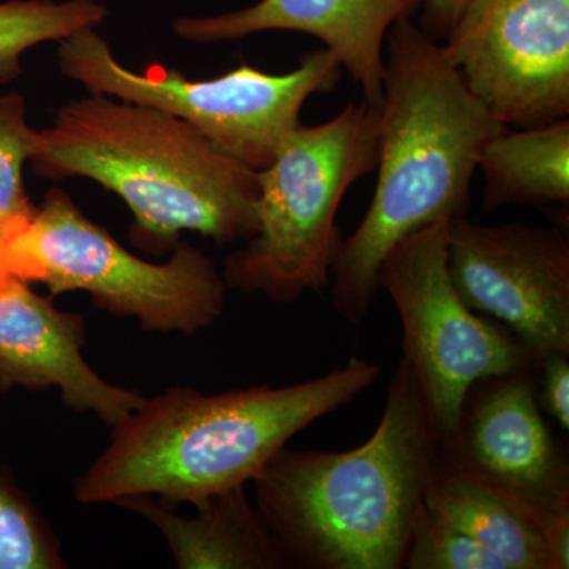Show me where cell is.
<instances>
[{
  "mask_svg": "<svg viewBox=\"0 0 569 569\" xmlns=\"http://www.w3.org/2000/svg\"><path fill=\"white\" fill-rule=\"evenodd\" d=\"M116 507L130 509L151 522L167 539L181 569L287 568L246 486L213 493L192 505L190 518L159 498H126Z\"/></svg>",
  "mask_w": 569,
  "mask_h": 569,
  "instance_id": "9a60e30c",
  "label": "cell"
},
{
  "mask_svg": "<svg viewBox=\"0 0 569 569\" xmlns=\"http://www.w3.org/2000/svg\"><path fill=\"white\" fill-rule=\"evenodd\" d=\"M526 366L470 388L458 429L441 443L466 466L529 505L546 527L569 512L567 455L553 440Z\"/></svg>",
  "mask_w": 569,
  "mask_h": 569,
  "instance_id": "8fae6325",
  "label": "cell"
},
{
  "mask_svg": "<svg viewBox=\"0 0 569 569\" xmlns=\"http://www.w3.org/2000/svg\"><path fill=\"white\" fill-rule=\"evenodd\" d=\"M0 272L43 283L52 296L86 291L116 317L149 332L192 337L220 320L228 287L208 254L179 241L167 263L134 257L91 222L61 189H51L31 223L0 250Z\"/></svg>",
  "mask_w": 569,
  "mask_h": 569,
  "instance_id": "8992f818",
  "label": "cell"
},
{
  "mask_svg": "<svg viewBox=\"0 0 569 569\" xmlns=\"http://www.w3.org/2000/svg\"><path fill=\"white\" fill-rule=\"evenodd\" d=\"M93 29L59 41L63 74L92 96L116 97L178 116L254 171L272 162L284 137L301 123L307 99L335 91L343 71L336 56L321 48L307 52L284 74L264 73L247 63L203 81L174 70L138 73L122 66Z\"/></svg>",
  "mask_w": 569,
  "mask_h": 569,
  "instance_id": "52a82bcc",
  "label": "cell"
},
{
  "mask_svg": "<svg viewBox=\"0 0 569 569\" xmlns=\"http://www.w3.org/2000/svg\"><path fill=\"white\" fill-rule=\"evenodd\" d=\"M408 569H507L489 549L422 505L411 529Z\"/></svg>",
  "mask_w": 569,
  "mask_h": 569,
  "instance_id": "ffe728a7",
  "label": "cell"
},
{
  "mask_svg": "<svg viewBox=\"0 0 569 569\" xmlns=\"http://www.w3.org/2000/svg\"><path fill=\"white\" fill-rule=\"evenodd\" d=\"M108 11L92 0H9L0 3V86L22 73L29 48L61 41L82 29L96 28Z\"/></svg>",
  "mask_w": 569,
  "mask_h": 569,
  "instance_id": "e0dca14e",
  "label": "cell"
},
{
  "mask_svg": "<svg viewBox=\"0 0 569 569\" xmlns=\"http://www.w3.org/2000/svg\"><path fill=\"white\" fill-rule=\"evenodd\" d=\"M425 0H260L246 10L206 18H181L174 31L193 43L236 40L264 31L305 32L336 56L362 99H383L385 41L396 22Z\"/></svg>",
  "mask_w": 569,
  "mask_h": 569,
  "instance_id": "4fadbf2b",
  "label": "cell"
},
{
  "mask_svg": "<svg viewBox=\"0 0 569 569\" xmlns=\"http://www.w3.org/2000/svg\"><path fill=\"white\" fill-rule=\"evenodd\" d=\"M381 104L350 102L320 126L299 123L258 171L257 233L224 261L228 290L291 305L331 283L340 203L377 167Z\"/></svg>",
  "mask_w": 569,
  "mask_h": 569,
  "instance_id": "5b68a950",
  "label": "cell"
},
{
  "mask_svg": "<svg viewBox=\"0 0 569 569\" xmlns=\"http://www.w3.org/2000/svg\"><path fill=\"white\" fill-rule=\"evenodd\" d=\"M58 538L20 490L0 475V569H66Z\"/></svg>",
  "mask_w": 569,
  "mask_h": 569,
  "instance_id": "d6986e66",
  "label": "cell"
},
{
  "mask_svg": "<svg viewBox=\"0 0 569 569\" xmlns=\"http://www.w3.org/2000/svg\"><path fill=\"white\" fill-rule=\"evenodd\" d=\"M26 116L20 93L0 96V250L31 223L37 209L22 178L37 133Z\"/></svg>",
  "mask_w": 569,
  "mask_h": 569,
  "instance_id": "ac0fdd59",
  "label": "cell"
},
{
  "mask_svg": "<svg viewBox=\"0 0 569 569\" xmlns=\"http://www.w3.org/2000/svg\"><path fill=\"white\" fill-rule=\"evenodd\" d=\"M381 367L351 358L325 376L203 395L174 387L112 427L110 445L74 485L82 505L151 496L171 507L241 488L318 419L372 387Z\"/></svg>",
  "mask_w": 569,
  "mask_h": 569,
  "instance_id": "3957f363",
  "label": "cell"
},
{
  "mask_svg": "<svg viewBox=\"0 0 569 569\" xmlns=\"http://www.w3.org/2000/svg\"><path fill=\"white\" fill-rule=\"evenodd\" d=\"M440 447L400 356L365 445L343 452L284 447L253 479L254 508L287 568L402 569Z\"/></svg>",
  "mask_w": 569,
  "mask_h": 569,
  "instance_id": "7a4b0ae2",
  "label": "cell"
},
{
  "mask_svg": "<svg viewBox=\"0 0 569 569\" xmlns=\"http://www.w3.org/2000/svg\"><path fill=\"white\" fill-rule=\"evenodd\" d=\"M429 511L489 549L507 569H553L546 520L441 443L425 493Z\"/></svg>",
  "mask_w": 569,
  "mask_h": 569,
  "instance_id": "5bb4252c",
  "label": "cell"
},
{
  "mask_svg": "<svg viewBox=\"0 0 569 569\" xmlns=\"http://www.w3.org/2000/svg\"><path fill=\"white\" fill-rule=\"evenodd\" d=\"M482 209L569 203V119L505 129L482 149Z\"/></svg>",
  "mask_w": 569,
  "mask_h": 569,
  "instance_id": "2e32d148",
  "label": "cell"
},
{
  "mask_svg": "<svg viewBox=\"0 0 569 569\" xmlns=\"http://www.w3.org/2000/svg\"><path fill=\"white\" fill-rule=\"evenodd\" d=\"M443 43L501 126L569 118V0H468Z\"/></svg>",
  "mask_w": 569,
  "mask_h": 569,
  "instance_id": "9c48e42d",
  "label": "cell"
},
{
  "mask_svg": "<svg viewBox=\"0 0 569 569\" xmlns=\"http://www.w3.org/2000/svg\"><path fill=\"white\" fill-rule=\"evenodd\" d=\"M467 3L468 0H425L426 13L422 31L436 41L447 39Z\"/></svg>",
  "mask_w": 569,
  "mask_h": 569,
  "instance_id": "7402d4cb",
  "label": "cell"
},
{
  "mask_svg": "<svg viewBox=\"0 0 569 569\" xmlns=\"http://www.w3.org/2000/svg\"><path fill=\"white\" fill-rule=\"evenodd\" d=\"M448 271L463 302L496 318L531 358L569 355V241L560 228L451 220Z\"/></svg>",
  "mask_w": 569,
  "mask_h": 569,
  "instance_id": "30bf717a",
  "label": "cell"
},
{
  "mask_svg": "<svg viewBox=\"0 0 569 569\" xmlns=\"http://www.w3.org/2000/svg\"><path fill=\"white\" fill-rule=\"evenodd\" d=\"M0 276H3L2 272H0Z\"/></svg>",
  "mask_w": 569,
  "mask_h": 569,
  "instance_id": "603a6c76",
  "label": "cell"
},
{
  "mask_svg": "<svg viewBox=\"0 0 569 569\" xmlns=\"http://www.w3.org/2000/svg\"><path fill=\"white\" fill-rule=\"evenodd\" d=\"M443 219L406 236L385 258L378 287L395 302L406 358L441 441L456 432L470 388L486 378L538 366L505 326L478 316L448 271Z\"/></svg>",
  "mask_w": 569,
  "mask_h": 569,
  "instance_id": "ba28073f",
  "label": "cell"
},
{
  "mask_svg": "<svg viewBox=\"0 0 569 569\" xmlns=\"http://www.w3.org/2000/svg\"><path fill=\"white\" fill-rule=\"evenodd\" d=\"M29 162L44 178L80 176L121 197L151 250H173L182 231L219 246L257 233L258 171L159 108L92 93L63 104L36 133Z\"/></svg>",
  "mask_w": 569,
  "mask_h": 569,
  "instance_id": "277c9868",
  "label": "cell"
},
{
  "mask_svg": "<svg viewBox=\"0 0 569 569\" xmlns=\"http://www.w3.org/2000/svg\"><path fill=\"white\" fill-rule=\"evenodd\" d=\"M376 192L331 271L332 309L365 323L388 253L419 228L466 217L482 149L508 127L467 88L440 41L410 18L385 41Z\"/></svg>",
  "mask_w": 569,
  "mask_h": 569,
  "instance_id": "6da1fadb",
  "label": "cell"
},
{
  "mask_svg": "<svg viewBox=\"0 0 569 569\" xmlns=\"http://www.w3.org/2000/svg\"><path fill=\"white\" fill-rule=\"evenodd\" d=\"M82 346L84 318L59 310L17 277L0 276V391L58 388L71 410L119 425L146 397L103 380Z\"/></svg>",
  "mask_w": 569,
  "mask_h": 569,
  "instance_id": "7c38bea8",
  "label": "cell"
},
{
  "mask_svg": "<svg viewBox=\"0 0 569 569\" xmlns=\"http://www.w3.org/2000/svg\"><path fill=\"white\" fill-rule=\"evenodd\" d=\"M542 372V407L559 421L565 430L569 429V362L568 355L552 351L542 356L538 362Z\"/></svg>",
  "mask_w": 569,
  "mask_h": 569,
  "instance_id": "44dd1931",
  "label": "cell"
}]
</instances>
